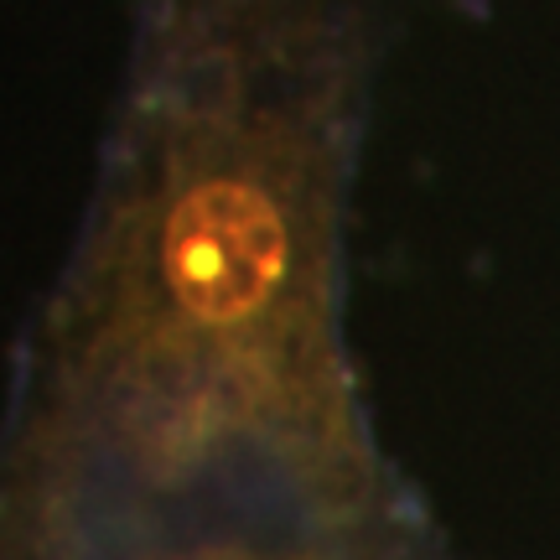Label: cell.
<instances>
[{"label": "cell", "instance_id": "1", "mask_svg": "<svg viewBox=\"0 0 560 560\" xmlns=\"http://www.w3.org/2000/svg\"><path fill=\"white\" fill-rule=\"evenodd\" d=\"M151 560H384L369 545V524L353 529H317V535H219V540H192L177 550H161Z\"/></svg>", "mask_w": 560, "mask_h": 560}]
</instances>
